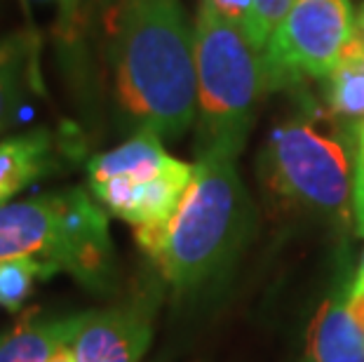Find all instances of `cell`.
I'll use <instances>...</instances> for the list:
<instances>
[{
    "label": "cell",
    "instance_id": "obj_1",
    "mask_svg": "<svg viewBox=\"0 0 364 362\" xmlns=\"http://www.w3.org/2000/svg\"><path fill=\"white\" fill-rule=\"evenodd\" d=\"M111 66L120 113L136 132L179 139L198 120L196 41L179 0H120Z\"/></svg>",
    "mask_w": 364,
    "mask_h": 362
},
{
    "label": "cell",
    "instance_id": "obj_2",
    "mask_svg": "<svg viewBox=\"0 0 364 362\" xmlns=\"http://www.w3.org/2000/svg\"><path fill=\"white\" fill-rule=\"evenodd\" d=\"M252 226V200L235 160L198 158L179 210L158 235L139 243L176 292H193L233 259Z\"/></svg>",
    "mask_w": 364,
    "mask_h": 362
},
{
    "label": "cell",
    "instance_id": "obj_3",
    "mask_svg": "<svg viewBox=\"0 0 364 362\" xmlns=\"http://www.w3.org/2000/svg\"><path fill=\"white\" fill-rule=\"evenodd\" d=\"M193 41L198 68V158L237 160L261 99L273 92L266 57L237 26L205 5L198 10Z\"/></svg>",
    "mask_w": 364,
    "mask_h": 362
},
{
    "label": "cell",
    "instance_id": "obj_4",
    "mask_svg": "<svg viewBox=\"0 0 364 362\" xmlns=\"http://www.w3.org/2000/svg\"><path fill=\"white\" fill-rule=\"evenodd\" d=\"M33 257L54 273H71L87 287L113 275L108 214L78 186L0 207V261Z\"/></svg>",
    "mask_w": 364,
    "mask_h": 362
},
{
    "label": "cell",
    "instance_id": "obj_5",
    "mask_svg": "<svg viewBox=\"0 0 364 362\" xmlns=\"http://www.w3.org/2000/svg\"><path fill=\"white\" fill-rule=\"evenodd\" d=\"M331 115L301 113L268 134L261 151V176L277 198L324 219H343L353 205V142L343 129H327ZM358 144V142H355Z\"/></svg>",
    "mask_w": 364,
    "mask_h": 362
},
{
    "label": "cell",
    "instance_id": "obj_6",
    "mask_svg": "<svg viewBox=\"0 0 364 362\" xmlns=\"http://www.w3.org/2000/svg\"><path fill=\"white\" fill-rule=\"evenodd\" d=\"M355 33L350 0H296L263 50L270 90L327 78Z\"/></svg>",
    "mask_w": 364,
    "mask_h": 362
},
{
    "label": "cell",
    "instance_id": "obj_7",
    "mask_svg": "<svg viewBox=\"0 0 364 362\" xmlns=\"http://www.w3.org/2000/svg\"><path fill=\"white\" fill-rule=\"evenodd\" d=\"M193 174H196V163H183L174 158L153 176H144V179L115 176V179L90 183V191L108 214L120 217L134 228L136 243H144L158 235L172 221L191 186Z\"/></svg>",
    "mask_w": 364,
    "mask_h": 362
},
{
    "label": "cell",
    "instance_id": "obj_8",
    "mask_svg": "<svg viewBox=\"0 0 364 362\" xmlns=\"http://www.w3.org/2000/svg\"><path fill=\"white\" fill-rule=\"evenodd\" d=\"M151 339L153 313L146 304L82 313L71 339L73 362H141Z\"/></svg>",
    "mask_w": 364,
    "mask_h": 362
},
{
    "label": "cell",
    "instance_id": "obj_9",
    "mask_svg": "<svg viewBox=\"0 0 364 362\" xmlns=\"http://www.w3.org/2000/svg\"><path fill=\"white\" fill-rule=\"evenodd\" d=\"M350 284L322 299L308 327V362H364V332L348 308Z\"/></svg>",
    "mask_w": 364,
    "mask_h": 362
},
{
    "label": "cell",
    "instance_id": "obj_10",
    "mask_svg": "<svg viewBox=\"0 0 364 362\" xmlns=\"http://www.w3.org/2000/svg\"><path fill=\"white\" fill-rule=\"evenodd\" d=\"M327 113L350 139H360L364 125V36L360 31L327 75Z\"/></svg>",
    "mask_w": 364,
    "mask_h": 362
},
{
    "label": "cell",
    "instance_id": "obj_11",
    "mask_svg": "<svg viewBox=\"0 0 364 362\" xmlns=\"http://www.w3.org/2000/svg\"><path fill=\"white\" fill-rule=\"evenodd\" d=\"M52 165L54 142L48 129L38 127L0 142V207L24 186L48 174Z\"/></svg>",
    "mask_w": 364,
    "mask_h": 362
},
{
    "label": "cell",
    "instance_id": "obj_12",
    "mask_svg": "<svg viewBox=\"0 0 364 362\" xmlns=\"http://www.w3.org/2000/svg\"><path fill=\"white\" fill-rule=\"evenodd\" d=\"M174 160L162 146V139L153 132H134L118 149L99 153L90 160L87 174L90 183H99L115 176H129V179H144V176L158 174Z\"/></svg>",
    "mask_w": 364,
    "mask_h": 362
},
{
    "label": "cell",
    "instance_id": "obj_13",
    "mask_svg": "<svg viewBox=\"0 0 364 362\" xmlns=\"http://www.w3.org/2000/svg\"><path fill=\"white\" fill-rule=\"evenodd\" d=\"M80 318L82 313L59 320L21 322L0 334V362H50L57 346L75 334Z\"/></svg>",
    "mask_w": 364,
    "mask_h": 362
},
{
    "label": "cell",
    "instance_id": "obj_14",
    "mask_svg": "<svg viewBox=\"0 0 364 362\" xmlns=\"http://www.w3.org/2000/svg\"><path fill=\"white\" fill-rule=\"evenodd\" d=\"M54 271L33 257L0 261V306L5 311H19L28 299L38 278H50Z\"/></svg>",
    "mask_w": 364,
    "mask_h": 362
},
{
    "label": "cell",
    "instance_id": "obj_15",
    "mask_svg": "<svg viewBox=\"0 0 364 362\" xmlns=\"http://www.w3.org/2000/svg\"><path fill=\"white\" fill-rule=\"evenodd\" d=\"M31 57H33V52H31V36L26 33L19 48L0 64V132L10 125L21 104L31 73Z\"/></svg>",
    "mask_w": 364,
    "mask_h": 362
},
{
    "label": "cell",
    "instance_id": "obj_16",
    "mask_svg": "<svg viewBox=\"0 0 364 362\" xmlns=\"http://www.w3.org/2000/svg\"><path fill=\"white\" fill-rule=\"evenodd\" d=\"M294 3L296 0H254V33H252L254 48L266 50L273 31L282 24V19L289 14Z\"/></svg>",
    "mask_w": 364,
    "mask_h": 362
},
{
    "label": "cell",
    "instance_id": "obj_17",
    "mask_svg": "<svg viewBox=\"0 0 364 362\" xmlns=\"http://www.w3.org/2000/svg\"><path fill=\"white\" fill-rule=\"evenodd\" d=\"M200 5L209 7L219 17L230 21L242 31V36L252 43L254 33V0H200Z\"/></svg>",
    "mask_w": 364,
    "mask_h": 362
},
{
    "label": "cell",
    "instance_id": "obj_18",
    "mask_svg": "<svg viewBox=\"0 0 364 362\" xmlns=\"http://www.w3.org/2000/svg\"><path fill=\"white\" fill-rule=\"evenodd\" d=\"M353 214H355V223H358V233L364 238V156L362 153H358V160H355Z\"/></svg>",
    "mask_w": 364,
    "mask_h": 362
},
{
    "label": "cell",
    "instance_id": "obj_19",
    "mask_svg": "<svg viewBox=\"0 0 364 362\" xmlns=\"http://www.w3.org/2000/svg\"><path fill=\"white\" fill-rule=\"evenodd\" d=\"M348 308H350L355 322H358L364 332V254H362L358 275H355V280L350 282V292H348Z\"/></svg>",
    "mask_w": 364,
    "mask_h": 362
},
{
    "label": "cell",
    "instance_id": "obj_20",
    "mask_svg": "<svg viewBox=\"0 0 364 362\" xmlns=\"http://www.w3.org/2000/svg\"><path fill=\"white\" fill-rule=\"evenodd\" d=\"M24 38H26V33H12V36H7V38H0V64H3V61L19 48Z\"/></svg>",
    "mask_w": 364,
    "mask_h": 362
},
{
    "label": "cell",
    "instance_id": "obj_21",
    "mask_svg": "<svg viewBox=\"0 0 364 362\" xmlns=\"http://www.w3.org/2000/svg\"><path fill=\"white\" fill-rule=\"evenodd\" d=\"M355 24H358V31L364 36V3H362V7H360L358 17H355Z\"/></svg>",
    "mask_w": 364,
    "mask_h": 362
},
{
    "label": "cell",
    "instance_id": "obj_22",
    "mask_svg": "<svg viewBox=\"0 0 364 362\" xmlns=\"http://www.w3.org/2000/svg\"><path fill=\"white\" fill-rule=\"evenodd\" d=\"M358 153L364 156V125H362V132H360V139H358Z\"/></svg>",
    "mask_w": 364,
    "mask_h": 362
},
{
    "label": "cell",
    "instance_id": "obj_23",
    "mask_svg": "<svg viewBox=\"0 0 364 362\" xmlns=\"http://www.w3.org/2000/svg\"><path fill=\"white\" fill-rule=\"evenodd\" d=\"M48 3H64V0H48Z\"/></svg>",
    "mask_w": 364,
    "mask_h": 362
}]
</instances>
